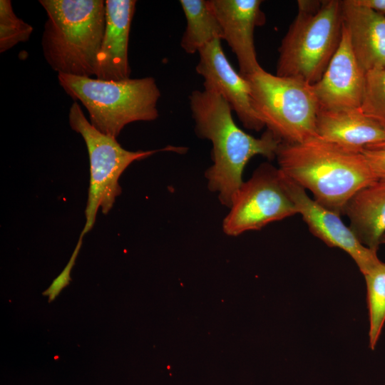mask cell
Masks as SVG:
<instances>
[{
	"mask_svg": "<svg viewBox=\"0 0 385 385\" xmlns=\"http://www.w3.org/2000/svg\"><path fill=\"white\" fill-rule=\"evenodd\" d=\"M189 104L197 135L212 144L213 164L205 173L208 188L230 207L243 183L249 160L257 155L275 158L282 141L268 130L260 138L243 131L235 123L228 103L215 92L195 90Z\"/></svg>",
	"mask_w": 385,
	"mask_h": 385,
	"instance_id": "cell-1",
	"label": "cell"
},
{
	"mask_svg": "<svg viewBox=\"0 0 385 385\" xmlns=\"http://www.w3.org/2000/svg\"><path fill=\"white\" fill-rule=\"evenodd\" d=\"M276 158L283 175L339 215L355 193L379 180L361 152L346 150L318 136L299 143L281 142Z\"/></svg>",
	"mask_w": 385,
	"mask_h": 385,
	"instance_id": "cell-2",
	"label": "cell"
},
{
	"mask_svg": "<svg viewBox=\"0 0 385 385\" xmlns=\"http://www.w3.org/2000/svg\"><path fill=\"white\" fill-rule=\"evenodd\" d=\"M38 2L47 16L41 46L48 65L58 73L95 77L105 29V1Z\"/></svg>",
	"mask_w": 385,
	"mask_h": 385,
	"instance_id": "cell-3",
	"label": "cell"
},
{
	"mask_svg": "<svg viewBox=\"0 0 385 385\" xmlns=\"http://www.w3.org/2000/svg\"><path fill=\"white\" fill-rule=\"evenodd\" d=\"M298 11L279 48L276 75L314 85L340 43L342 1L299 0Z\"/></svg>",
	"mask_w": 385,
	"mask_h": 385,
	"instance_id": "cell-4",
	"label": "cell"
},
{
	"mask_svg": "<svg viewBox=\"0 0 385 385\" xmlns=\"http://www.w3.org/2000/svg\"><path fill=\"white\" fill-rule=\"evenodd\" d=\"M58 81L74 101L85 107L91 124L105 135L117 138L126 125L159 116L160 91L151 76L103 81L58 73Z\"/></svg>",
	"mask_w": 385,
	"mask_h": 385,
	"instance_id": "cell-5",
	"label": "cell"
},
{
	"mask_svg": "<svg viewBox=\"0 0 385 385\" xmlns=\"http://www.w3.org/2000/svg\"><path fill=\"white\" fill-rule=\"evenodd\" d=\"M244 77L260 120L282 142L299 143L317 136L319 105L311 85L262 67Z\"/></svg>",
	"mask_w": 385,
	"mask_h": 385,
	"instance_id": "cell-6",
	"label": "cell"
},
{
	"mask_svg": "<svg viewBox=\"0 0 385 385\" xmlns=\"http://www.w3.org/2000/svg\"><path fill=\"white\" fill-rule=\"evenodd\" d=\"M68 122L71 129L83 137L90 161L86 220L81 232L84 235L93 227L100 207L103 214H107L112 208L115 198L121 192L119 178L132 163L160 150H175V148L169 146L161 150L146 151L125 150L115 138L105 135L94 128L76 101L70 107Z\"/></svg>",
	"mask_w": 385,
	"mask_h": 385,
	"instance_id": "cell-7",
	"label": "cell"
},
{
	"mask_svg": "<svg viewBox=\"0 0 385 385\" xmlns=\"http://www.w3.org/2000/svg\"><path fill=\"white\" fill-rule=\"evenodd\" d=\"M222 222L223 232L237 236L297 214L280 179L278 169L261 165L243 182Z\"/></svg>",
	"mask_w": 385,
	"mask_h": 385,
	"instance_id": "cell-8",
	"label": "cell"
},
{
	"mask_svg": "<svg viewBox=\"0 0 385 385\" xmlns=\"http://www.w3.org/2000/svg\"><path fill=\"white\" fill-rule=\"evenodd\" d=\"M282 184L311 232L329 247L345 251L364 275L381 261L376 252L363 245L340 215L310 198L305 190L283 175L278 169Z\"/></svg>",
	"mask_w": 385,
	"mask_h": 385,
	"instance_id": "cell-9",
	"label": "cell"
},
{
	"mask_svg": "<svg viewBox=\"0 0 385 385\" xmlns=\"http://www.w3.org/2000/svg\"><path fill=\"white\" fill-rule=\"evenodd\" d=\"M198 53L195 68L204 79V89L220 95L246 128L258 131L265 127L253 107L250 84L230 64L221 40L212 41Z\"/></svg>",
	"mask_w": 385,
	"mask_h": 385,
	"instance_id": "cell-10",
	"label": "cell"
},
{
	"mask_svg": "<svg viewBox=\"0 0 385 385\" xmlns=\"http://www.w3.org/2000/svg\"><path fill=\"white\" fill-rule=\"evenodd\" d=\"M366 72L359 63L343 24L340 43L321 78L312 86L319 109L359 108Z\"/></svg>",
	"mask_w": 385,
	"mask_h": 385,
	"instance_id": "cell-11",
	"label": "cell"
},
{
	"mask_svg": "<svg viewBox=\"0 0 385 385\" xmlns=\"http://www.w3.org/2000/svg\"><path fill=\"white\" fill-rule=\"evenodd\" d=\"M222 31V40L237 59L239 73L245 76L261 68L254 41V31L265 22L261 0H209Z\"/></svg>",
	"mask_w": 385,
	"mask_h": 385,
	"instance_id": "cell-12",
	"label": "cell"
},
{
	"mask_svg": "<svg viewBox=\"0 0 385 385\" xmlns=\"http://www.w3.org/2000/svg\"><path fill=\"white\" fill-rule=\"evenodd\" d=\"M106 23L94 78L122 81L130 78L128 43L135 0H106Z\"/></svg>",
	"mask_w": 385,
	"mask_h": 385,
	"instance_id": "cell-13",
	"label": "cell"
},
{
	"mask_svg": "<svg viewBox=\"0 0 385 385\" xmlns=\"http://www.w3.org/2000/svg\"><path fill=\"white\" fill-rule=\"evenodd\" d=\"M317 135L346 150L363 149L385 142V129L359 108L319 109Z\"/></svg>",
	"mask_w": 385,
	"mask_h": 385,
	"instance_id": "cell-14",
	"label": "cell"
},
{
	"mask_svg": "<svg viewBox=\"0 0 385 385\" xmlns=\"http://www.w3.org/2000/svg\"><path fill=\"white\" fill-rule=\"evenodd\" d=\"M343 24L353 52L365 72L385 68V16L342 1Z\"/></svg>",
	"mask_w": 385,
	"mask_h": 385,
	"instance_id": "cell-15",
	"label": "cell"
},
{
	"mask_svg": "<svg viewBox=\"0 0 385 385\" xmlns=\"http://www.w3.org/2000/svg\"><path fill=\"white\" fill-rule=\"evenodd\" d=\"M360 242L376 252L385 235V182L379 180L355 193L344 212Z\"/></svg>",
	"mask_w": 385,
	"mask_h": 385,
	"instance_id": "cell-16",
	"label": "cell"
},
{
	"mask_svg": "<svg viewBox=\"0 0 385 385\" xmlns=\"http://www.w3.org/2000/svg\"><path fill=\"white\" fill-rule=\"evenodd\" d=\"M186 27L180 41L185 53L194 54L214 40H222V31L209 0H180Z\"/></svg>",
	"mask_w": 385,
	"mask_h": 385,
	"instance_id": "cell-17",
	"label": "cell"
},
{
	"mask_svg": "<svg viewBox=\"0 0 385 385\" xmlns=\"http://www.w3.org/2000/svg\"><path fill=\"white\" fill-rule=\"evenodd\" d=\"M369 319V347L374 349L385 322V263L381 261L364 275Z\"/></svg>",
	"mask_w": 385,
	"mask_h": 385,
	"instance_id": "cell-18",
	"label": "cell"
},
{
	"mask_svg": "<svg viewBox=\"0 0 385 385\" xmlns=\"http://www.w3.org/2000/svg\"><path fill=\"white\" fill-rule=\"evenodd\" d=\"M360 108L385 129V68L366 72Z\"/></svg>",
	"mask_w": 385,
	"mask_h": 385,
	"instance_id": "cell-19",
	"label": "cell"
},
{
	"mask_svg": "<svg viewBox=\"0 0 385 385\" xmlns=\"http://www.w3.org/2000/svg\"><path fill=\"white\" fill-rule=\"evenodd\" d=\"M33 27L14 13L10 0L0 1V53L29 41Z\"/></svg>",
	"mask_w": 385,
	"mask_h": 385,
	"instance_id": "cell-20",
	"label": "cell"
},
{
	"mask_svg": "<svg viewBox=\"0 0 385 385\" xmlns=\"http://www.w3.org/2000/svg\"><path fill=\"white\" fill-rule=\"evenodd\" d=\"M83 235L81 233L67 265L61 272V274L53 281L50 287L43 292V295L48 297V302H51L56 299L61 290L66 287L71 280L70 273L74 265L76 258L78 256L81 246L82 245Z\"/></svg>",
	"mask_w": 385,
	"mask_h": 385,
	"instance_id": "cell-21",
	"label": "cell"
},
{
	"mask_svg": "<svg viewBox=\"0 0 385 385\" xmlns=\"http://www.w3.org/2000/svg\"><path fill=\"white\" fill-rule=\"evenodd\" d=\"M361 153L368 160L379 180L385 182V146L364 148Z\"/></svg>",
	"mask_w": 385,
	"mask_h": 385,
	"instance_id": "cell-22",
	"label": "cell"
},
{
	"mask_svg": "<svg viewBox=\"0 0 385 385\" xmlns=\"http://www.w3.org/2000/svg\"><path fill=\"white\" fill-rule=\"evenodd\" d=\"M353 1L359 6L385 16V0H353Z\"/></svg>",
	"mask_w": 385,
	"mask_h": 385,
	"instance_id": "cell-23",
	"label": "cell"
},
{
	"mask_svg": "<svg viewBox=\"0 0 385 385\" xmlns=\"http://www.w3.org/2000/svg\"><path fill=\"white\" fill-rule=\"evenodd\" d=\"M383 146H385V142L382 143H380V144H378L376 145H374V146H371V147H369V148H379V147H383Z\"/></svg>",
	"mask_w": 385,
	"mask_h": 385,
	"instance_id": "cell-24",
	"label": "cell"
},
{
	"mask_svg": "<svg viewBox=\"0 0 385 385\" xmlns=\"http://www.w3.org/2000/svg\"><path fill=\"white\" fill-rule=\"evenodd\" d=\"M381 243L385 244V235L383 236V237L381 239Z\"/></svg>",
	"mask_w": 385,
	"mask_h": 385,
	"instance_id": "cell-25",
	"label": "cell"
}]
</instances>
